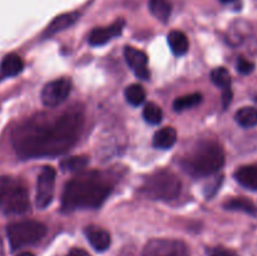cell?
Wrapping results in <instances>:
<instances>
[{"instance_id": "29", "label": "cell", "mask_w": 257, "mask_h": 256, "mask_svg": "<svg viewBox=\"0 0 257 256\" xmlns=\"http://www.w3.org/2000/svg\"><path fill=\"white\" fill-rule=\"evenodd\" d=\"M67 256H90L87 251L82 250V248H73L72 251H69Z\"/></svg>"}, {"instance_id": "21", "label": "cell", "mask_w": 257, "mask_h": 256, "mask_svg": "<svg viewBox=\"0 0 257 256\" xmlns=\"http://www.w3.org/2000/svg\"><path fill=\"white\" fill-rule=\"evenodd\" d=\"M201 100H202V95L200 93H191V94L178 97L173 102V108L177 112H181V110L190 109V108L196 107V105L200 104Z\"/></svg>"}, {"instance_id": "7", "label": "cell", "mask_w": 257, "mask_h": 256, "mask_svg": "<svg viewBox=\"0 0 257 256\" xmlns=\"http://www.w3.org/2000/svg\"><path fill=\"white\" fill-rule=\"evenodd\" d=\"M142 256H188V250L180 240L153 238L145 246Z\"/></svg>"}, {"instance_id": "11", "label": "cell", "mask_w": 257, "mask_h": 256, "mask_svg": "<svg viewBox=\"0 0 257 256\" xmlns=\"http://www.w3.org/2000/svg\"><path fill=\"white\" fill-rule=\"evenodd\" d=\"M123 28H124V20L119 19L115 23H113L109 27L104 28H95L90 32L89 34V43L93 47H98V45H103L112 40L113 38L118 37L122 33Z\"/></svg>"}, {"instance_id": "4", "label": "cell", "mask_w": 257, "mask_h": 256, "mask_svg": "<svg viewBox=\"0 0 257 256\" xmlns=\"http://www.w3.org/2000/svg\"><path fill=\"white\" fill-rule=\"evenodd\" d=\"M29 195L20 181L0 176V213L23 215L29 210Z\"/></svg>"}, {"instance_id": "2", "label": "cell", "mask_w": 257, "mask_h": 256, "mask_svg": "<svg viewBox=\"0 0 257 256\" xmlns=\"http://www.w3.org/2000/svg\"><path fill=\"white\" fill-rule=\"evenodd\" d=\"M112 191L104 177L98 172H85L67 183L62 196V210L70 212L77 208H97Z\"/></svg>"}, {"instance_id": "6", "label": "cell", "mask_w": 257, "mask_h": 256, "mask_svg": "<svg viewBox=\"0 0 257 256\" xmlns=\"http://www.w3.org/2000/svg\"><path fill=\"white\" fill-rule=\"evenodd\" d=\"M47 233V227L38 221H20L10 223L7 236L13 251L39 242Z\"/></svg>"}, {"instance_id": "22", "label": "cell", "mask_w": 257, "mask_h": 256, "mask_svg": "<svg viewBox=\"0 0 257 256\" xmlns=\"http://www.w3.org/2000/svg\"><path fill=\"white\" fill-rule=\"evenodd\" d=\"M125 99L132 105H140L146 99V90L141 84H131L125 88Z\"/></svg>"}, {"instance_id": "19", "label": "cell", "mask_w": 257, "mask_h": 256, "mask_svg": "<svg viewBox=\"0 0 257 256\" xmlns=\"http://www.w3.org/2000/svg\"><path fill=\"white\" fill-rule=\"evenodd\" d=\"M150 10L158 20L167 22L172 13L171 0H150Z\"/></svg>"}, {"instance_id": "28", "label": "cell", "mask_w": 257, "mask_h": 256, "mask_svg": "<svg viewBox=\"0 0 257 256\" xmlns=\"http://www.w3.org/2000/svg\"><path fill=\"white\" fill-rule=\"evenodd\" d=\"M231 100H232V90L231 89L223 90L222 92V105L225 109L228 107V104L231 103Z\"/></svg>"}, {"instance_id": "31", "label": "cell", "mask_w": 257, "mask_h": 256, "mask_svg": "<svg viewBox=\"0 0 257 256\" xmlns=\"http://www.w3.org/2000/svg\"><path fill=\"white\" fill-rule=\"evenodd\" d=\"M222 3H225V4H228V3H233L235 0H221Z\"/></svg>"}, {"instance_id": "24", "label": "cell", "mask_w": 257, "mask_h": 256, "mask_svg": "<svg viewBox=\"0 0 257 256\" xmlns=\"http://www.w3.org/2000/svg\"><path fill=\"white\" fill-rule=\"evenodd\" d=\"M211 80L213 82V84L217 85L218 88H221L223 90L231 89V77L230 73L227 72V69L225 68H216L211 72Z\"/></svg>"}, {"instance_id": "17", "label": "cell", "mask_w": 257, "mask_h": 256, "mask_svg": "<svg viewBox=\"0 0 257 256\" xmlns=\"http://www.w3.org/2000/svg\"><path fill=\"white\" fill-rule=\"evenodd\" d=\"M168 44H170L171 50L175 55H183L187 53L190 43H188L187 37L185 33L180 32V30H172L167 37Z\"/></svg>"}, {"instance_id": "27", "label": "cell", "mask_w": 257, "mask_h": 256, "mask_svg": "<svg viewBox=\"0 0 257 256\" xmlns=\"http://www.w3.org/2000/svg\"><path fill=\"white\" fill-rule=\"evenodd\" d=\"M208 256H237L233 251L225 247H213L211 248Z\"/></svg>"}, {"instance_id": "16", "label": "cell", "mask_w": 257, "mask_h": 256, "mask_svg": "<svg viewBox=\"0 0 257 256\" xmlns=\"http://www.w3.org/2000/svg\"><path fill=\"white\" fill-rule=\"evenodd\" d=\"M177 141V132L173 127H163L153 136V146L161 150H168Z\"/></svg>"}, {"instance_id": "20", "label": "cell", "mask_w": 257, "mask_h": 256, "mask_svg": "<svg viewBox=\"0 0 257 256\" xmlns=\"http://www.w3.org/2000/svg\"><path fill=\"white\" fill-rule=\"evenodd\" d=\"M89 162V158L87 156H73V157L65 158L60 162V168L64 172H77L83 170Z\"/></svg>"}, {"instance_id": "1", "label": "cell", "mask_w": 257, "mask_h": 256, "mask_svg": "<svg viewBox=\"0 0 257 256\" xmlns=\"http://www.w3.org/2000/svg\"><path fill=\"white\" fill-rule=\"evenodd\" d=\"M82 125L79 109L68 110L54 118L38 115L13 131V146L22 158L55 157L77 142Z\"/></svg>"}, {"instance_id": "25", "label": "cell", "mask_w": 257, "mask_h": 256, "mask_svg": "<svg viewBox=\"0 0 257 256\" xmlns=\"http://www.w3.org/2000/svg\"><path fill=\"white\" fill-rule=\"evenodd\" d=\"M163 117L162 109H161L160 105H157L156 103H147L146 107L143 108V118L146 119V122L151 123V124H158L161 123Z\"/></svg>"}, {"instance_id": "8", "label": "cell", "mask_w": 257, "mask_h": 256, "mask_svg": "<svg viewBox=\"0 0 257 256\" xmlns=\"http://www.w3.org/2000/svg\"><path fill=\"white\" fill-rule=\"evenodd\" d=\"M72 90V83L67 78H59L44 85L42 90V102L49 108L58 107L62 104Z\"/></svg>"}, {"instance_id": "26", "label": "cell", "mask_w": 257, "mask_h": 256, "mask_svg": "<svg viewBox=\"0 0 257 256\" xmlns=\"http://www.w3.org/2000/svg\"><path fill=\"white\" fill-rule=\"evenodd\" d=\"M236 68H237V70L241 74H250L253 70V68H255V65H253V63H251L250 60L245 59V58H240V59L237 60Z\"/></svg>"}, {"instance_id": "10", "label": "cell", "mask_w": 257, "mask_h": 256, "mask_svg": "<svg viewBox=\"0 0 257 256\" xmlns=\"http://www.w3.org/2000/svg\"><path fill=\"white\" fill-rule=\"evenodd\" d=\"M124 58L127 60L128 65L131 67V69L135 72V74L138 78L145 80L150 78V72H148L147 68L148 58L146 53H143L140 49H136L133 47H125Z\"/></svg>"}, {"instance_id": "15", "label": "cell", "mask_w": 257, "mask_h": 256, "mask_svg": "<svg viewBox=\"0 0 257 256\" xmlns=\"http://www.w3.org/2000/svg\"><path fill=\"white\" fill-rule=\"evenodd\" d=\"M23 68H24V63H23L22 58L18 54L10 53L3 58L0 69L5 77H15L23 72Z\"/></svg>"}, {"instance_id": "23", "label": "cell", "mask_w": 257, "mask_h": 256, "mask_svg": "<svg viewBox=\"0 0 257 256\" xmlns=\"http://www.w3.org/2000/svg\"><path fill=\"white\" fill-rule=\"evenodd\" d=\"M226 210L242 211V212L250 213V215H257V207L252 202L245 198H235L225 203Z\"/></svg>"}, {"instance_id": "13", "label": "cell", "mask_w": 257, "mask_h": 256, "mask_svg": "<svg viewBox=\"0 0 257 256\" xmlns=\"http://www.w3.org/2000/svg\"><path fill=\"white\" fill-rule=\"evenodd\" d=\"M235 178L248 190H257V165L242 166L235 172Z\"/></svg>"}, {"instance_id": "12", "label": "cell", "mask_w": 257, "mask_h": 256, "mask_svg": "<svg viewBox=\"0 0 257 256\" xmlns=\"http://www.w3.org/2000/svg\"><path fill=\"white\" fill-rule=\"evenodd\" d=\"M85 236L94 250L105 251L110 246V235L104 228L98 226H88L85 228Z\"/></svg>"}, {"instance_id": "9", "label": "cell", "mask_w": 257, "mask_h": 256, "mask_svg": "<svg viewBox=\"0 0 257 256\" xmlns=\"http://www.w3.org/2000/svg\"><path fill=\"white\" fill-rule=\"evenodd\" d=\"M55 170L53 167H43L42 172L38 176L37 182V195H35V203L38 208H45L52 203L54 196L55 186Z\"/></svg>"}, {"instance_id": "14", "label": "cell", "mask_w": 257, "mask_h": 256, "mask_svg": "<svg viewBox=\"0 0 257 256\" xmlns=\"http://www.w3.org/2000/svg\"><path fill=\"white\" fill-rule=\"evenodd\" d=\"M79 18V14L78 13H67V14H62L59 17L55 18L49 25H48L47 30H45L44 35L48 37V35H53L58 32H62V30L67 29L70 25L74 24L75 22Z\"/></svg>"}, {"instance_id": "5", "label": "cell", "mask_w": 257, "mask_h": 256, "mask_svg": "<svg viewBox=\"0 0 257 256\" xmlns=\"http://www.w3.org/2000/svg\"><path fill=\"white\" fill-rule=\"evenodd\" d=\"M181 181L168 170L157 171L148 176L143 182L141 192L151 200L170 201L177 197L181 192Z\"/></svg>"}, {"instance_id": "3", "label": "cell", "mask_w": 257, "mask_h": 256, "mask_svg": "<svg viewBox=\"0 0 257 256\" xmlns=\"http://www.w3.org/2000/svg\"><path fill=\"white\" fill-rule=\"evenodd\" d=\"M225 163V155L218 143L202 141L183 157L181 166L192 177H207L218 172Z\"/></svg>"}, {"instance_id": "18", "label": "cell", "mask_w": 257, "mask_h": 256, "mask_svg": "<svg viewBox=\"0 0 257 256\" xmlns=\"http://www.w3.org/2000/svg\"><path fill=\"white\" fill-rule=\"evenodd\" d=\"M235 120L243 128H252L257 125V108L243 107L235 114Z\"/></svg>"}, {"instance_id": "30", "label": "cell", "mask_w": 257, "mask_h": 256, "mask_svg": "<svg viewBox=\"0 0 257 256\" xmlns=\"http://www.w3.org/2000/svg\"><path fill=\"white\" fill-rule=\"evenodd\" d=\"M17 256H35V255H33L32 252H22V253H19V255H17Z\"/></svg>"}]
</instances>
